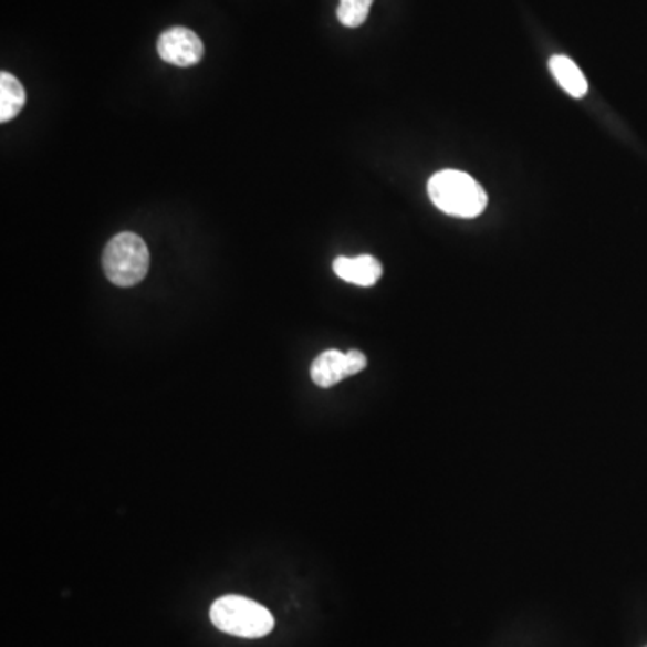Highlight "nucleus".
<instances>
[{
	"label": "nucleus",
	"mask_w": 647,
	"mask_h": 647,
	"mask_svg": "<svg viewBox=\"0 0 647 647\" xmlns=\"http://www.w3.org/2000/svg\"><path fill=\"white\" fill-rule=\"evenodd\" d=\"M374 0H341L336 17L345 28H358L369 17Z\"/></svg>",
	"instance_id": "9"
},
{
	"label": "nucleus",
	"mask_w": 647,
	"mask_h": 647,
	"mask_svg": "<svg viewBox=\"0 0 647 647\" xmlns=\"http://www.w3.org/2000/svg\"><path fill=\"white\" fill-rule=\"evenodd\" d=\"M103 270L115 286L140 283L149 270V250L140 236L121 232L108 241L103 252Z\"/></svg>",
	"instance_id": "3"
},
{
	"label": "nucleus",
	"mask_w": 647,
	"mask_h": 647,
	"mask_svg": "<svg viewBox=\"0 0 647 647\" xmlns=\"http://www.w3.org/2000/svg\"><path fill=\"white\" fill-rule=\"evenodd\" d=\"M24 105L25 91L22 83L10 72H0V121L8 123L13 119Z\"/></svg>",
	"instance_id": "8"
},
{
	"label": "nucleus",
	"mask_w": 647,
	"mask_h": 647,
	"mask_svg": "<svg viewBox=\"0 0 647 647\" xmlns=\"http://www.w3.org/2000/svg\"><path fill=\"white\" fill-rule=\"evenodd\" d=\"M549 69H551L552 76L556 77L561 88L571 94L575 100L585 97L588 94V82H586L585 74L577 67V63L563 54H556L549 60Z\"/></svg>",
	"instance_id": "7"
},
{
	"label": "nucleus",
	"mask_w": 647,
	"mask_h": 647,
	"mask_svg": "<svg viewBox=\"0 0 647 647\" xmlns=\"http://www.w3.org/2000/svg\"><path fill=\"white\" fill-rule=\"evenodd\" d=\"M333 270L345 283L358 284V286H373L378 283L384 269L378 259L373 255H358V258H336L333 261Z\"/></svg>",
	"instance_id": "6"
},
{
	"label": "nucleus",
	"mask_w": 647,
	"mask_h": 647,
	"mask_svg": "<svg viewBox=\"0 0 647 647\" xmlns=\"http://www.w3.org/2000/svg\"><path fill=\"white\" fill-rule=\"evenodd\" d=\"M157 51L166 63L177 67H191L204 56V43L195 31L177 25L158 36Z\"/></svg>",
	"instance_id": "5"
},
{
	"label": "nucleus",
	"mask_w": 647,
	"mask_h": 647,
	"mask_svg": "<svg viewBox=\"0 0 647 647\" xmlns=\"http://www.w3.org/2000/svg\"><path fill=\"white\" fill-rule=\"evenodd\" d=\"M434 206L456 218H477L488 207V192L468 173L442 169L428 182Z\"/></svg>",
	"instance_id": "1"
},
{
	"label": "nucleus",
	"mask_w": 647,
	"mask_h": 647,
	"mask_svg": "<svg viewBox=\"0 0 647 647\" xmlns=\"http://www.w3.org/2000/svg\"><path fill=\"white\" fill-rule=\"evenodd\" d=\"M647 647V646H646Z\"/></svg>",
	"instance_id": "10"
},
{
	"label": "nucleus",
	"mask_w": 647,
	"mask_h": 647,
	"mask_svg": "<svg viewBox=\"0 0 647 647\" xmlns=\"http://www.w3.org/2000/svg\"><path fill=\"white\" fill-rule=\"evenodd\" d=\"M211 623L232 637H267L275 626L273 615L263 604L241 595H223L211 606Z\"/></svg>",
	"instance_id": "2"
},
{
	"label": "nucleus",
	"mask_w": 647,
	"mask_h": 647,
	"mask_svg": "<svg viewBox=\"0 0 647 647\" xmlns=\"http://www.w3.org/2000/svg\"><path fill=\"white\" fill-rule=\"evenodd\" d=\"M365 367H367V358L359 351L353 349L349 353H341L336 349L324 351L313 362V384L322 388H330L342 379L355 376Z\"/></svg>",
	"instance_id": "4"
}]
</instances>
